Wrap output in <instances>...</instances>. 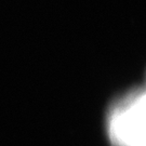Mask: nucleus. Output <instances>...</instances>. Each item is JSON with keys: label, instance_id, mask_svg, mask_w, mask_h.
I'll use <instances>...</instances> for the list:
<instances>
[{"label": "nucleus", "instance_id": "obj_2", "mask_svg": "<svg viewBox=\"0 0 146 146\" xmlns=\"http://www.w3.org/2000/svg\"><path fill=\"white\" fill-rule=\"evenodd\" d=\"M145 146H146V145H145Z\"/></svg>", "mask_w": 146, "mask_h": 146}, {"label": "nucleus", "instance_id": "obj_1", "mask_svg": "<svg viewBox=\"0 0 146 146\" xmlns=\"http://www.w3.org/2000/svg\"><path fill=\"white\" fill-rule=\"evenodd\" d=\"M108 132L116 146L146 145V91L132 94L115 107Z\"/></svg>", "mask_w": 146, "mask_h": 146}]
</instances>
